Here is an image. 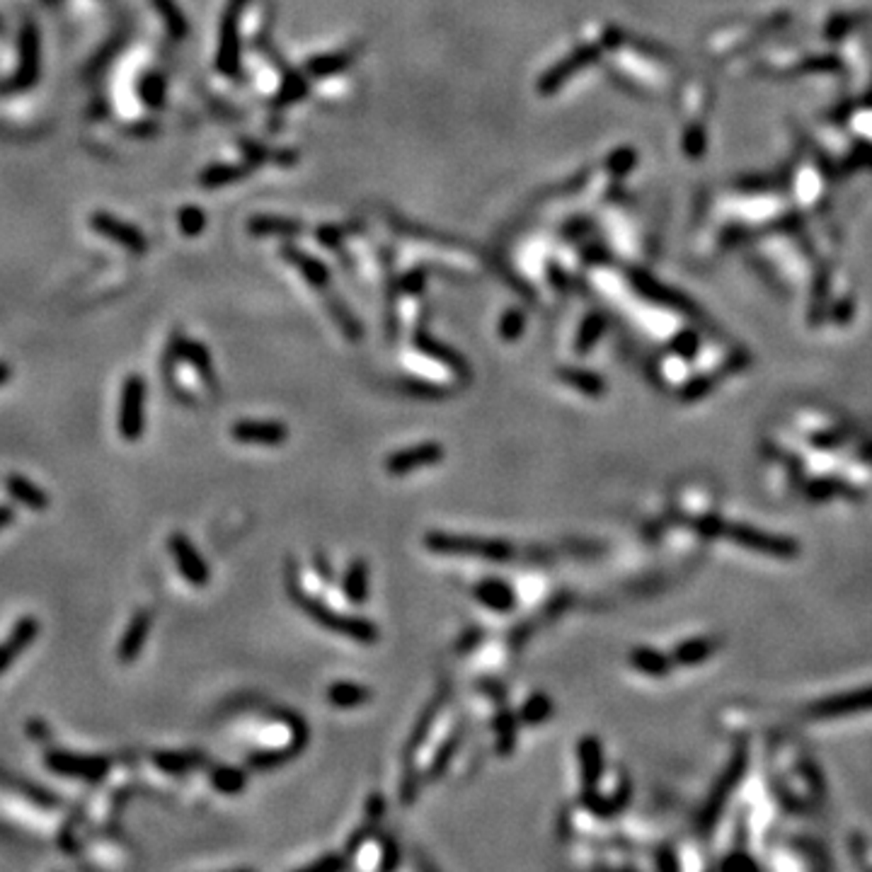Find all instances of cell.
Returning <instances> with one entry per match:
<instances>
[{"instance_id":"cell-4","label":"cell","mask_w":872,"mask_h":872,"mask_svg":"<svg viewBox=\"0 0 872 872\" xmlns=\"http://www.w3.org/2000/svg\"><path fill=\"white\" fill-rule=\"evenodd\" d=\"M739 548L770 555V558H797L800 555V543L787 535L769 534L761 528L744 526V524H724V534Z\"/></svg>"},{"instance_id":"cell-7","label":"cell","mask_w":872,"mask_h":872,"mask_svg":"<svg viewBox=\"0 0 872 872\" xmlns=\"http://www.w3.org/2000/svg\"><path fill=\"white\" fill-rule=\"evenodd\" d=\"M872 710V686L853 688V691L836 693L817 700L814 706L807 707L810 720H833V717L856 715V713H870Z\"/></svg>"},{"instance_id":"cell-12","label":"cell","mask_w":872,"mask_h":872,"mask_svg":"<svg viewBox=\"0 0 872 872\" xmlns=\"http://www.w3.org/2000/svg\"><path fill=\"white\" fill-rule=\"evenodd\" d=\"M230 436L240 444L279 446L289 439V429L282 422H272V419H240L230 427Z\"/></svg>"},{"instance_id":"cell-27","label":"cell","mask_w":872,"mask_h":872,"mask_svg":"<svg viewBox=\"0 0 872 872\" xmlns=\"http://www.w3.org/2000/svg\"><path fill=\"white\" fill-rule=\"evenodd\" d=\"M153 8L166 20L167 31L173 34L175 40H184L187 37V17H184V13H182L180 5L175 0H153Z\"/></svg>"},{"instance_id":"cell-1","label":"cell","mask_w":872,"mask_h":872,"mask_svg":"<svg viewBox=\"0 0 872 872\" xmlns=\"http://www.w3.org/2000/svg\"><path fill=\"white\" fill-rule=\"evenodd\" d=\"M289 594L299 604L301 611L308 613L322 628L339 633V635L352 637V640L362 644H373L378 640V628L373 623L366 621V618H356V616H345V613L335 611L330 606L320 604V598L308 597L306 591L296 584V580H289Z\"/></svg>"},{"instance_id":"cell-38","label":"cell","mask_w":872,"mask_h":872,"mask_svg":"<svg viewBox=\"0 0 872 872\" xmlns=\"http://www.w3.org/2000/svg\"><path fill=\"white\" fill-rule=\"evenodd\" d=\"M696 349H698V337H696L693 332H684V335H679V337H676L674 352L681 354L684 359H691L693 354H696Z\"/></svg>"},{"instance_id":"cell-24","label":"cell","mask_w":872,"mask_h":872,"mask_svg":"<svg viewBox=\"0 0 872 872\" xmlns=\"http://www.w3.org/2000/svg\"><path fill=\"white\" fill-rule=\"evenodd\" d=\"M628 800H630V786L628 783H623V787H618L616 793H613V797H598L597 793H587L584 795V802H587V807H589L597 817H613L616 812L618 810H623L625 805H628Z\"/></svg>"},{"instance_id":"cell-37","label":"cell","mask_w":872,"mask_h":872,"mask_svg":"<svg viewBox=\"0 0 872 872\" xmlns=\"http://www.w3.org/2000/svg\"><path fill=\"white\" fill-rule=\"evenodd\" d=\"M710 391H713V378H696V381H691V383L686 385L681 398H684V400H698V398L707 395Z\"/></svg>"},{"instance_id":"cell-22","label":"cell","mask_w":872,"mask_h":872,"mask_svg":"<svg viewBox=\"0 0 872 872\" xmlns=\"http://www.w3.org/2000/svg\"><path fill=\"white\" fill-rule=\"evenodd\" d=\"M325 696H328V703H332L335 707H342V710L359 707L371 700L369 688L366 686L352 684V681H337V684H332Z\"/></svg>"},{"instance_id":"cell-30","label":"cell","mask_w":872,"mask_h":872,"mask_svg":"<svg viewBox=\"0 0 872 872\" xmlns=\"http://www.w3.org/2000/svg\"><path fill=\"white\" fill-rule=\"evenodd\" d=\"M517 724L519 720L511 715L509 710H499L497 713L495 727H497V747L502 754H509L514 749V742H517Z\"/></svg>"},{"instance_id":"cell-28","label":"cell","mask_w":872,"mask_h":872,"mask_svg":"<svg viewBox=\"0 0 872 872\" xmlns=\"http://www.w3.org/2000/svg\"><path fill=\"white\" fill-rule=\"evenodd\" d=\"M247 783L243 770L233 769V766H216L211 770V786L223 795H236L240 793Z\"/></svg>"},{"instance_id":"cell-10","label":"cell","mask_w":872,"mask_h":872,"mask_svg":"<svg viewBox=\"0 0 872 872\" xmlns=\"http://www.w3.org/2000/svg\"><path fill=\"white\" fill-rule=\"evenodd\" d=\"M446 451L436 444V441H429V444H417L412 448H402V451H395L391 456L385 458V472L391 475H409V472L422 471V468H429V465H436L439 461H444Z\"/></svg>"},{"instance_id":"cell-17","label":"cell","mask_w":872,"mask_h":872,"mask_svg":"<svg viewBox=\"0 0 872 872\" xmlns=\"http://www.w3.org/2000/svg\"><path fill=\"white\" fill-rule=\"evenodd\" d=\"M472 594L478 598V604L495 613H509L517 608V591L502 580H482Z\"/></svg>"},{"instance_id":"cell-29","label":"cell","mask_w":872,"mask_h":872,"mask_svg":"<svg viewBox=\"0 0 872 872\" xmlns=\"http://www.w3.org/2000/svg\"><path fill=\"white\" fill-rule=\"evenodd\" d=\"M139 93H141L143 103L157 110L166 103V80L160 73H146L139 83Z\"/></svg>"},{"instance_id":"cell-40","label":"cell","mask_w":872,"mask_h":872,"mask_svg":"<svg viewBox=\"0 0 872 872\" xmlns=\"http://www.w3.org/2000/svg\"><path fill=\"white\" fill-rule=\"evenodd\" d=\"M345 868V860L342 858H322L318 863L310 865V870H342Z\"/></svg>"},{"instance_id":"cell-11","label":"cell","mask_w":872,"mask_h":872,"mask_svg":"<svg viewBox=\"0 0 872 872\" xmlns=\"http://www.w3.org/2000/svg\"><path fill=\"white\" fill-rule=\"evenodd\" d=\"M40 31L31 22H27L20 31V66H17L15 80L13 87L17 90H27L37 83L40 78Z\"/></svg>"},{"instance_id":"cell-32","label":"cell","mask_w":872,"mask_h":872,"mask_svg":"<svg viewBox=\"0 0 872 872\" xmlns=\"http://www.w3.org/2000/svg\"><path fill=\"white\" fill-rule=\"evenodd\" d=\"M441 703H444V696L439 693V696L432 700V706L427 707V713L422 715V720L417 723L415 732H412V739H409V751H417V749L422 747V742H425V737L429 734V730H432L434 720H436V715H439Z\"/></svg>"},{"instance_id":"cell-9","label":"cell","mask_w":872,"mask_h":872,"mask_svg":"<svg viewBox=\"0 0 872 872\" xmlns=\"http://www.w3.org/2000/svg\"><path fill=\"white\" fill-rule=\"evenodd\" d=\"M167 551L177 562V570L184 580L192 584V587H206L209 584V567H206V560L202 558V553L194 548V543L189 541L184 534H170L167 538Z\"/></svg>"},{"instance_id":"cell-19","label":"cell","mask_w":872,"mask_h":872,"mask_svg":"<svg viewBox=\"0 0 872 872\" xmlns=\"http://www.w3.org/2000/svg\"><path fill=\"white\" fill-rule=\"evenodd\" d=\"M720 650V643L715 637H693V640H686L674 650L671 654V661L679 664V667H698L703 661H707L713 654Z\"/></svg>"},{"instance_id":"cell-14","label":"cell","mask_w":872,"mask_h":872,"mask_svg":"<svg viewBox=\"0 0 872 872\" xmlns=\"http://www.w3.org/2000/svg\"><path fill=\"white\" fill-rule=\"evenodd\" d=\"M243 8V0H230L223 24H220L219 44V68L223 73H233L238 68V15Z\"/></svg>"},{"instance_id":"cell-18","label":"cell","mask_w":872,"mask_h":872,"mask_svg":"<svg viewBox=\"0 0 872 872\" xmlns=\"http://www.w3.org/2000/svg\"><path fill=\"white\" fill-rule=\"evenodd\" d=\"M5 490H8V495L15 499V502H20L22 507H27V509H31V511H47L49 509V495L44 492V490L40 488V485H34L31 480H27L24 475H8V480H5Z\"/></svg>"},{"instance_id":"cell-41","label":"cell","mask_w":872,"mask_h":872,"mask_svg":"<svg viewBox=\"0 0 872 872\" xmlns=\"http://www.w3.org/2000/svg\"><path fill=\"white\" fill-rule=\"evenodd\" d=\"M383 850L385 853H383V863H381V868H383V870L385 868L391 870V868H395V863H398V849H395L393 841H388Z\"/></svg>"},{"instance_id":"cell-31","label":"cell","mask_w":872,"mask_h":872,"mask_svg":"<svg viewBox=\"0 0 872 872\" xmlns=\"http://www.w3.org/2000/svg\"><path fill=\"white\" fill-rule=\"evenodd\" d=\"M560 376L565 378L570 385H574L580 393L591 395V398L604 395V378L597 376V373H587V371H565V373H560Z\"/></svg>"},{"instance_id":"cell-2","label":"cell","mask_w":872,"mask_h":872,"mask_svg":"<svg viewBox=\"0 0 872 872\" xmlns=\"http://www.w3.org/2000/svg\"><path fill=\"white\" fill-rule=\"evenodd\" d=\"M747 766H749L747 749L739 747L737 751L732 754L727 769H724L723 776L717 778L713 793H710V797H707L706 805H703V810H700L698 824L703 832H710V829L720 822L724 807H727V802H730L732 793H734V787L742 783L744 773H747Z\"/></svg>"},{"instance_id":"cell-36","label":"cell","mask_w":872,"mask_h":872,"mask_svg":"<svg viewBox=\"0 0 872 872\" xmlns=\"http://www.w3.org/2000/svg\"><path fill=\"white\" fill-rule=\"evenodd\" d=\"M843 482H836V480H819V482H812V488H807V495L812 499H826V497H833L843 492L841 488Z\"/></svg>"},{"instance_id":"cell-34","label":"cell","mask_w":872,"mask_h":872,"mask_svg":"<svg viewBox=\"0 0 872 872\" xmlns=\"http://www.w3.org/2000/svg\"><path fill=\"white\" fill-rule=\"evenodd\" d=\"M240 167H230V166H216L209 167L204 175H202V184L206 187H219V184H226L230 180H238L240 177Z\"/></svg>"},{"instance_id":"cell-33","label":"cell","mask_w":872,"mask_h":872,"mask_svg":"<svg viewBox=\"0 0 872 872\" xmlns=\"http://www.w3.org/2000/svg\"><path fill=\"white\" fill-rule=\"evenodd\" d=\"M177 220H180V229L184 236H199L206 226V216L199 206H184Z\"/></svg>"},{"instance_id":"cell-26","label":"cell","mask_w":872,"mask_h":872,"mask_svg":"<svg viewBox=\"0 0 872 872\" xmlns=\"http://www.w3.org/2000/svg\"><path fill=\"white\" fill-rule=\"evenodd\" d=\"M153 761H156V766L160 770L180 776V773H187L189 769H197V766H202V763H204V756L180 754V751H160V754L153 756Z\"/></svg>"},{"instance_id":"cell-21","label":"cell","mask_w":872,"mask_h":872,"mask_svg":"<svg viewBox=\"0 0 872 872\" xmlns=\"http://www.w3.org/2000/svg\"><path fill=\"white\" fill-rule=\"evenodd\" d=\"M342 589L345 597L352 604H364L371 594V570L364 560H354L352 565L346 567L345 580H342Z\"/></svg>"},{"instance_id":"cell-42","label":"cell","mask_w":872,"mask_h":872,"mask_svg":"<svg viewBox=\"0 0 872 872\" xmlns=\"http://www.w3.org/2000/svg\"><path fill=\"white\" fill-rule=\"evenodd\" d=\"M15 521V509L8 504H0V531H5Z\"/></svg>"},{"instance_id":"cell-13","label":"cell","mask_w":872,"mask_h":872,"mask_svg":"<svg viewBox=\"0 0 872 872\" xmlns=\"http://www.w3.org/2000/svg\"><path fill=\"white\" fill-rule=\"evenodd\" d=\"M41 633V623L34 618V616H24L20 621L15 623V628L8 635V640L0 644V674L8 671L13 667V661L20 657V654L30 647L37 635Z\"/></svg>"},{"instance_id":"cell-6","label":"cell","mask_w":872,"mask_h":872,"mask_svg":"<svg viewBox=\"0 0 872 872\" xmlns=\"http://www.w3.org/2000/svg\"><path fill=\"white\" fill-rule=\"evenodd\" d=\"M47 769L63 776V778H76L87 780V783H100L104 776L110 773V761L103 756H85V754H71V751H47L44 756Z\"/></svg>"},{"instance_id":"cell-8","label":"cell","mask_w":872,"mask_h":872,"mask_svg":"<svg viewBox=\"0 0 872 872\" xmlns=\"http://www.w3.org/2000/svg\"><path fill=\"white\" fill-rule=\"evenodd\" d=\"M90 229H93L97 236H103L107 238V240H112V243L121 245V247H126L129 252H134V255H143V252L148 250V240H146V236L141 233V229H136V226H131V223H126V220L117 219V216H112V213L107 211H94L93 216H90Z\"/></svg>"},{"instance_id":"cell-43","label":"cell","mask_w":872,"mask_h":872,"mask_svg":"<svg viewBox=\"0 0 872 872\" xmlns=\"http://www.w3.org/2000/svg\"><path fill=\"white\" fill-rule=\"evenodd\" d=\"M13 378V369H10V364H5V362H0V385H5Z\"/></svg>"},{"instance_id":"cell-16","label":"cell","mask_w":872,"mask_h":872,"mask_svg":"<svg viewBox=\"0 0 872 872\" xmlns=\"http://www.w3.org/2000/svg\"><path fill=\"white\" fill-rule=\"evenodd\" d=\"M580 766L584 795L597 793V783L604 776V744L597 737H584L580 742Z\"/></svg>"},{"instance_id":"cell-39","label":"cell","mask_w":872,"mask_h":872,"mask_svg":"<svg viewBox=\"0 0 872 872\" xmlns=\"http://www.w3.org/2000/svg\"><path fill=\"white\" fill-rule=\"evenodd\" d=\"M720 868H724V870H727V868H751V870H754V868H759V863H756L754 858H749L747 853H730V856L724 858L723 863H720Z\"/></svg>"},{"instance_id":"cell-3","label":"cell","mask_w":872,"mask_h":872,"mask_svg":"<svg viewBox=\"0 0 872 872\" xmlns=\"http://www.w3.org/2000/svg\"><path fill=\"white\" fill-rule=\"evenodd\" d=\"M425 545L434 553H451V555H478L488 560H507L514 555L507 541H488V538H475V535H456V534H434L425 535Z\"/></svg>"},{"instance_id":"cell-25","label":"cell","mask_w":872,"mask_h":872,"mask_svg":"<svg viewBox=\"0 0 872 872\" xmlns=\"http://www.w3.org/2000/svg\"><path fill=\"white\" fill-rule=\"evenodd\" d=\"M553 715V700L545 693H534L531 698L519 707L517 720L521 724H541Z\"/></svg>"},{"instance_id":"cell-20","label":"cell","mask_w":872,"mask_h":872,"mask_svg":"<svg viewBox=\"0 0 872 872\" xmlns=\"http://www.w3.org/2000/svg\"><path fill=\"white\" fill-rule=\"evenodd\" d=\"M170 354H173L177 362L192 364V366L199 371V376L204 378V381H209V383L216 381V376H213V371H211V356H209V352L204 349V345L177 337L173 339Z\"/></svg>"},{"instance_id":"cell-5","label":"cell","mask_w":872,"mask_h":872,"mask_svg":"<svg viewBox=\"0 0 872 872\" xmlns=\"http://www.w3.org/2000/svg\"><path fill=\"white\" fill-rule=\"evenodd\" d=\"M146 432V381L131 373L121 385L119 400V434L124 441H139Z\"/></svg>"},{"instance_id":"cell-23","label":"cell","mask_w":872,"mask_h":872,"mask_svg":"<svg viewBox=\"0 0 872 872\" xmlns=\"http://www.w3.org/2000/svg\"><path fill=\"white\" fill-rule=\"evenodd\" d=\"M630 664L637 669V671H643V674H647V676H667L669 671H671V657H667V654H661V652H657V650H652V647H635L633 652H630Z\"/></svg>"},{"instance_id":"cell-15","label":"cell","mask_w":872,"mask_h":872,"mask_svg":"<svg viewBox=\"0 0 872 872\" xmlns=\"http://www.w3.org/2000/svg\"><path fill=\"white\" fill-rule=\"evenodd\" d=\"M150 625H153V618H150L148 611L134 613V618L129 623V628L124 630L121 643L117 647V657L121 664H134L141 657L146 640L150 635Z\"/></svg>"},{"instance_id":"cell-35","label":"cell","mask_w":872,"mask_h":872,"mask_svg":"<svg viewBox=\"0 0 872 872\" xmlns=\"http://www.w3.org/2000/svg\"><path fill=\"white\" fill-rule=\"evenodd\" d=\"M456 747H458V737H454L448 744H444V747L439 749V754L434 756L432 766H429V776H432V778H439V773L448 766V761H451V756H454Z\"/></svg>"}]
</instances>
